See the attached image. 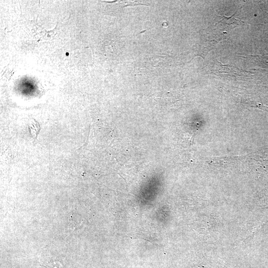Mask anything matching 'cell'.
Segmentation results:
<instances>
[{
    "label": "cell",
    "instance_id": "6da1fadb",
    "mask_svg": "<svg viewBox=\"0 0 268 268\" xmlns=\"http://www.w3.org/2000/svg\"><path fill=\"white\" fill-rule=\"evenodd\" d=\"M204 34L202 36L205 38L202 39L200 47V55L203 58L219 41L223 39L221 33L218 32L205 31Z\"/></svg>",
    "mask_w": 268,
    "mask_h": 268
},
{
    "label": "cell",
    "instance_id": "7a4b0ae2",
    "mask_svg": "<svg viewBox=\"0 0 268 268\" xmlns=\"http://www.w3.org/2000/svg\"><path fill=\"white\" fill-rule=\"evenodd\" d=\"M233 16L234 15L231 17H227L224 15L220 16L222 18L219 23H220L223 26L227 25L228 26L231 27L232 28H235L238 25H241L243 21L233 17Z\"/></svg>",
    "mask_w": 268,
    "mask_h": 268
}]
</instances>
